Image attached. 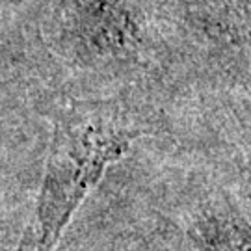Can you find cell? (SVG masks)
<instances>
[{
	"instance_id": "cell-1",
	"label": "cell",
	"mask_w": 251,
	"mask_h": 251,
	"mask_svg": "<svg viewBox=\"0 0 251 251\" xmlns=\"http://www.w3.org/2000/svg\"><path fill=\"white\" fill-rule=\"evenodd\" d=\"M140 130L102 104H75L54 123L36 214L19 251H54L73 214Z\"/></svg>"
}]
</instances>
